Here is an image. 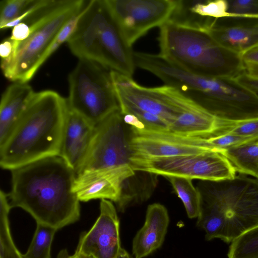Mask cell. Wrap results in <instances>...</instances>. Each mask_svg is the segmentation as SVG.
Masks as SVG:
<instances>
[{
  "label": "cell",
  "instance_id": "277c9868",
  "mask_svg": "<svg viewBox=\"0 0 258 258\" xmlns=\"http://www.w3.org/2000/svg\"><path fill=\"white\" fill-rule=\"evenodd\" d=\"M67 43L79 59L95 62L129 77L134 73V51L105 0H91L85 4Z\"/></svg>",
  "mask_w": 258,
  "mask_h": 258
},
{
  "label": "cell",
  "instance_id": "484cf974",
  "mask_svg": "<svg viewBox=\"0 0 258 258\" xmlns=\"http://www.w3.org/2000/svg\"><path fill=\"white\" fill-rule=\"evenodd\" d=\"M217 134H230L258 140V117L236 120L219 118L217 129L212 135Z\"/></svg>",
  "mask_w": 258,
  "mask_h": 258
},
{
  "label": "cell",
  "instance_id": "3957f363",
  "mask_svg": "<svg viewBox=\"0 0 258 258\" xmlns=\"http://www.w3.org/2000/svg\"><path fill=\"white\" fill-rule=\"evenodd\" d=\"M159 28V54L171 64L210 78L235 79L245 72L241 55L222 46L205 30L169 20Z\"/></svg>",
  "mask_w": 258,
  "mask_h": 258
},
{
  "label": "cell",
  "instance_id": "9c48e42d",
  "mask_svg": "<svg viewBox=\"0 0 258 258\" xmlns=\"http://www.w3.org/2000/svg\"><path fill=\"white\" fill-rule=\"evenodd\" d=\"M131 164L135 171L164 177L172 176L203 181H218L234 178L236 170L220 152L208 150L189 155L148 158L133 155Z\"/></svg>",
  "mask_w": 258,
  "mask_h": 258
},
{
  "label": "cell",
  "instance_id": "7402d4cb",
  "mask_svg": "<svg viewBox=\"0 0 258 258\" xmlns=\"http://www.w3.org/2000/svg\"><path fill=\"white\" fill-rule=\"evenodd\" d=\"M182 201L188 217L197 218L201 205V194L192 184V179L177 176L165 177Z\"/></svg>",
  "mask_w": 258,
  "mask_h": 258
},
{
  "label": "cell",
  "instance_id": "52a82bcc",
  "mask_svg": "<svg viewBox=\"0 0 258 258\" xmlns=\"http://www.w3.org/2000/svg\"><path fill=\"white\" fill-rule=\"evenodd\" d=\"M178 84L183 95L217 118L236 120L258 117V95L235 79L206 77L183 72Z\"/></svg>",
  "mask_w": 258,
  "mask_h": 258
},
{
  "label": "cell",
  "instance_id": "ffe728a7",
  "mask_svg": "<svg viewBox=\"0 0 258 258\" xmlns=\"http://www.w3.org/2000/svg\"><path fill=\"white\" fill-rule=\"evenodd\" d=\"M219 118L204 109L184 112L170 124V131L187 136L208 137L218 127Z\"/></svg>",
  "mask_w": 258,
  "mask_h": 258
},
{
  "label": "cell",
  "instance_id": "6da1fadb",
  "mask_svg": "<svg viewBox=\"0 0 258 258\" xmlns=\"http://www.w3.org/2000/svg\"><path fill=\"white\" fill-rule=\"evenodd\" d=\"M11 173V208H21L36 223L57 230L79 220L80 202L73 191L77 174L61 157L44 158Z\"/></svg>",
  "mask_w": 258,
  "mask_h": 258
},
{
  "label": "cell",
  "instance_id": "8fae6325",
  "mask_svg": "<svg viewBox=\"0 0 258 258\" xmlns=\"http://www.w3.org/2000/svg\"><path fill=\"white\" fill-rule=\"evenodd\" d=\"M125 41L130 46L150 30L170 18L177 0H105Z\"/></svg>",
  "mask_w": 258,
  "mask_h": 258
},
{
  "label": "cell",
  "instance_id": "e575fe53",
  "mask_svg": "<svg viewBox=\"0 0 258 258\" xmlns=\"http://www.w3.org/2000/svg\"><path fill=\"white\" fill-rule=\"evenodd\" d=\"M57 258H89L86 256H84L81 254H80L76 251L73 255H70L68 252L67 250L62 249L61 250L57 256Z\"/></svg>",
  "mask_w": 258,
  "mask_h": 258
},
{
  "label": "cell",
  "instance_id": "9a60e30c",
  "mask_svg": "<svg viewBox=\"0 0 258 258\" xmlns=\"http://www.w3.org/2000/svg\"><path fill=\"white\" fill-rule=\"evenodd\" d=\"M111 75L120 109L132 108L152 113L170 124L179 115L153 87L142 86L132 77L114 71H111Z\"/></svg>",
  "mask_w": 258,
  "mask_h": 258
},
{
  "label": "cell",
  "instance_id": "4dcf8cb0",
  "mask_svg": "<svg viewBox=\"0 0 258 258\" xmlns=\"http://www.w3.org/2000/svg\"><path fill=\"white\" fill-rule=\"evenodd\" d=\"M228 1L227 12L235 18L258 19V0Z\"/></svg>",
  "mask_w": 258,
  "mask_h": 258
},
{
  "label": "cell",
  "instance_id": "e0dca14e",
  "mask_svg": "<svg viewBox=\"0 0 258 258\" xmlns=\"http://www.w3.org/2000/svg\"><path fill=\"white\" fill-rule=\"evenodd\" d=\"M169 223L166 207L159 203L149 205L143 226L135 235L132 243L134 258H144L162 245Z\"/></svg>",
  "mask_w": 258,
  "mask_h": 258
},
{
  "label": "cell",
  "instance_id": "4316f807",
  "mask_svg": "<svg viewBox=\"0 0 258 258\" xmlns=\"http://www.w3.org/2000/svg\"><path fill=\"white\" fill-rule=\"evenodd\" d=\"M186 3L191 12L203 17L216 19L232 18L227 12L226 0L186 1Z\"/></svg>",
  "mask_w": 258,
  "mask_h": 258
},
{
  "label": "cell",
  "instance_id": "d4e9b609",
  "mask_svg": "<svg viewBox=\"0 0 258 258\" xmlns=\"http://www.w3.org/2000/svg\"><path fill=\"white\" fill-rule=\"evenodd\" d=\"M227 255L228 258H258V225L233 240Z\"/></svg>",
  "mask_w": 258,
  "mask_h": 258
},
{
  "label": "cell",
  "instance_id": "603a6c76",
  "mask_svg": "<svg viewBox=\"0 0 258 258\" xmlns=\"http://www.w3.org/2000/svg\"><path fill=\"white\" fill-rule=\"evenodd\" d=\"M11 207L8 194L0 191V258H24L16 246L10 227Z\"/></svg>",
  "mask_w": 258,
  "mask_h": 258
},
{
  "label": "cell",
  "instance_id": "4fadbf2b",
  "mask_svg": "<svg viewBox=\"0 0 258 258\" xmlns=\"http://www.w3.org/2000/svg\"><path fill=\"white\" fill-rule=\"evenodd\" d=\"M121 247L116 209L111 201L101 200L100 214L92 227L81 233L75 251L89 258H116Z\"/></svg>",
  "mask_w": 258,
  "mask_h": 258
},
{
  "label": "cell",
  "instance_id": "5b68a950",
  "mask_svg": "<svg viewBox=\"0 0 258 258\" xmlns=\"http://www.w3.org/2000/svg\"><path fill=\"white\" fill-rule=\"evenodd\" d=\"M200 214L223 227L221 239L231 243L258 225V179L240 174L231 179L203 181Z\"/></svg>",
  "mask_w": 258,
  "mask_h": 258
},
{
  "label": "cell",
  "instance_id": "7c38bea8",
  "mask_svg": "<svg viewBox=\"0 0 258 258\" xmlns=\"http://www.w3.org/2000/svg\"><path fill=\"white\" fill-rule=\"evenodd\" d=\"M131 128L130 144L133 155L169 157L197 154L212 149L205 137L184 136L170 131Z\"/></svg>",
  "mask_w": 258,
  "mask_h": 258
},
{
  "label": "cell",
  "instance_id": "d6986e66",
  "mask_svg": "<svg viewBox=\"0 0 258 258\" xmlns=\"http://www.w3.org/2000/svg\"><path fill=\"white\" fill-rule=\"evenodd\" d=\"M35 92L27 83L14 82L3 93L0 104V145L6 140Z\"/></svg>",
  "mask_w": 258,
  "mask_h": 258
},
{
  "label": "cell",
  "instance_id": "d590c367",
  "mask_svg": "<svg viewBox=\"0 0 258 258\" xmlns=\"http://www.w3.org/2000/svg\"><path fill=\"white\" fill-rule=\"evenodd\" d=\"M116 258H134L123 248L121 247Z\"/></svg>",
  "mask_w": 258,
  "mask_h": 258
},
{
  "label": "cell",
  "instance_id": "83f0119b",
  "mask_svg": "<svg viewBox=\"0 0 258 258\" xmlns=\"http://www.w3.org/2000/svg\"><path fill=\"white\" fill-rule=\"evenodd\" d=\"M34 0H3L0 2V29L13 22L23 14Z\"/></svg>",
  "mask_w": 258,
  "mask_h": 258
},
{
  "label": "cell",
  "instance_id": "5bb4252c",
  "mask_svg": "<svg viewBox=\"0 0 258 258\" xmlns=\"http://www.w3.org/2000/svg\"><path fill=\"white\" fill-rule=\"evenodd\" d=\"M135 173L132 165L84 172L76 175L73 191L80 202L106 199L116 204L124 182Z\"/></svg>",
  "mask_w": 258,
  "mask_h": 258
},
{
  "label": "cell",
  "instance_id": "8992f818",
  "mask_svg": "<svg viewBox=\"0 0 258 258\" xmlns=\"http://www.w3.org/2000/svg\"><path fill=\"white\" fill-rule=\"evenodd\" d=\"M84 0H50L22 22L29 28L27 38L17 43L15 56L3 72L14 82L27 83L50 56V50L63 26L83 9Z\"/></svg>",
  "mask_w": 258,
  "mask_h": 258
},
{
  "label": "cell",
  "instance_id": "ac0fdd59",
  "mask_svg": "<svg viewBox=\"0 0 258 258\" xmlns=\"http://www.w3.org/2000/svg\"><path fill=\"white\" fill-rule=\"evenodd\" d=\"M94 126L69 109L59 155L76 171L90 141Z\"/></svg>",
  "mask_w": 258,
  "mask_h": 258
},
{
  "label": "cell",
  "instance_id": "7a4b0ae2",
  "mask_svg": "<svg viewBox=\"0 0 258 258\" xmlns=\"http://www.w3.org/2000/svg\"><path fill=\"white\" fill-rule=\"evenodd\" d=\"M67 99L52 90L35 92L0 145V165L12 171L59 156L69 111Z\"/></svg>",
  "mask_w": 258,
  "mask_h": 258
},
{
  "label": "cell",
  "instance_id": "f546056e",
  "mask_svg": "<svg viewBox=\"0 0 258 258\" xmlns=\"http://www.w3.org/2000/svg\"><path fill=\"white\" fill-rule=\"evenodd\" d=\"M205 137L209 147L219 152L258 141L230 134H217Z\"/></svg>",
  "mask_w": 258,
  "mask_h": 258
},
{
  "label": "cell",
  "instance_id": "cb8c5ba5",
  "mask_svg": "<svg viewBox=\"0 0 258 258\" xmlns=\"http://www.w3.org/2000/svg\"><path fill=\"white\" fill-rule=\"evenodd\" d=\"M57 229L37 223L33 238L24 258H51V247Z\"/></svg>",
  "mask_w": 258,
  "mask_h": 258
},
{
  "label": "cell",
  "instance_id": "836d02e7",
  "mask_svg": "<svg viewBox=\"0 0 258 258\" xmlns=\"http://www.w3.org/2000/svg\"><path fill=\"white\" fill-rule=\"evenodd\" d=\"M235 79L241 85L258 95V77L251 76L244 72Z\"/></svg>",
  "mask_w": 258,
  "mask_h": 258
},
{
  "label": "cell",
  "instance_id": "f1b7e54d",
  "mask_svg": "<svg viewBox=\"0 0 258 258\" xmlns=\"http://www.w3.org/2000/svg\"><path fill=\"white\" fill-rule=\"evenodd\" d=\"M122 114H131L135 116L143 124L140 128L156 131H169L170 123L160 116L148 112L132 108L120 109Z\"/></svg>",
  "mask_w": 258,
  "mask_h": 258
},
{
  "label": "cell",
  "instance_id": "2e32d148",
  "mask_svg": "<svg viewBox=\"0 0 258 258\" xmlns=\"http://www.w3.org/2000/svg\"><path fill=\"white\" fill-rule=\"evenodd\" d=\"M205 30L222 46L240 55L258 47V19H215Z\"/></svg>",
  "mask_w": 258,
  "mask_h": 258
},
{
  "label": "cell",
  "instance_id": "ba28073f",
  "mask_svg": "<svg viewBox=\"0 0 258 258\" xmlns=\"http://www.w3.org/2000/svg\"><path fill=\"white\" fill-rule=\"evenodd\" d=\"M68 81L69 109L93 126L120 110L108 69L94 61L79 59Z\"/></svg>",
  "mask_w": 258,
  "mask_h": 258
},
{
  "label": "cell",
  "instance_id": "1f68e13d",
  "mask_svg": "<svg viewBox=\"0 0 258 258\" xmlns=\"http://www.w3.org/2000/svg\"><path fill=\"white\" fill-rule=\"evenodd\" d=\"M81 12L71 19L60 30L51 47L50 50V55L55 51L61 44L65 42H67L76 27Z\"/></svg>",
  "mask_w": 258,
  "mask_h": 258
},
{
  "label": "cell",
  "instance_id": "d6a6232c",
  "mask_svg": "<svg viewBox=\"0 0 258 258\" xmlns=\"http://www.w3.org/2000/svg\"><path fill=\"white\" fill-rule=\"evenodd\" d=\"M245 73L258 77V47L251 49L241 55Z\"/></svg>",
  "mask_w": 258,
  "mask_h": 258
},
{
  "label": "cell",
  "instance_id": "30bf717a",
  "mask_svg": "<svg viewBox=\"0 0 258 258\" xmlns=\"http://www.w3.org/2000/svg\"><path fill=\"white\" fill-rule=\"evenodd\" d=\"M118 110L94 126L86 152L76 170L77 175L132 165L130 136Z\"/></svg>",
  "mask_w": 258,
  "mask_h": 258
},
{
  "label": "cell",
  "instance_id": "44dd1931",
  "mask_svg": "<svg viewBox=\"0 0 258 258\" xmlns=\"http://www.w3.org/2000/svg\"><path fill=\"white\" fill-rule=\"evenodd\" d=\"M236 172L258 179V141L220 151Z\"/></svg>",
  "mask_w": 258,
  "mask_h": 258
}]
</instances>
